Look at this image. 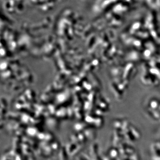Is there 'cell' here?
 Returning <instances> with one entry per match:
<instances>
[{"mask_svg":"<svg viewBox=\"0 0 160 160\" xmlns=\"http://www.w3.org/2000/svg\"><path fill=\"white\" fill-rule=\"evenodd\" d=\"M80 145V144H78V143H74V142H71L69 143L67 145V148H66L68 154L73 155L75 154L80 149H81L80 147V145L78 146V145Z\"/></svg>","mask_w":160,"mask_h":160,"instance_id":"6da1fadb","label":"cell"},{"mask_svg":"<svg viewBox=\"0 0 160 160\" xmlns=\"http://www.w3.org/2000/svg\"><path fill=\"white\" fill-rule=\"evenodd\" d=\"M68 154L66 148H61L60 154H59V158H60V160H67V155Z\"/></svg>","mask_w":160,"mask_h":160,"instance_id":"7a4b0ae2","label":"cell"}]
</instances>
